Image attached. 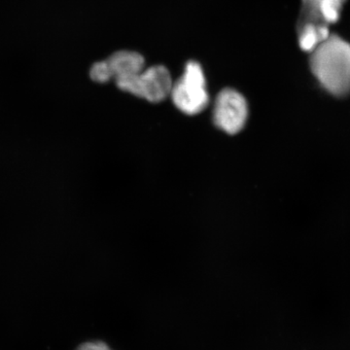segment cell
I'll return each instance as SVG.
<instances>
[{
  "label": "cell",
  "instance_id": "obj_7",
  "mask_svg": "<svg viewBox=\"0 0 350 350\" xmlns=\"http://www.w3.org/2000/svg\"><path fill=\"white\" fill-rule=\"evenodd\" d=\"M298 36L301 49L312 53L320 43L330 36V32L327 27L304 25L298 27Z\"/></svg>",
  "mask_w": 350,
  "mask_h": 350
},
{
  "label": "cell",
  "instance_id": "obj_3",
  "mask_svg": "<svg viewBox=\"0 0 350 350\" xmlns=\"http://www.w3.org/2000/svg\"><path fill=\"white\" fill-rule=\"evenodd\" d=\"M116 84L123 91L156 103L170 96L172 80L167 68L155 66L119 80Z\"/></svg>",
  "mask_w": 350,
  "mask_h": 350
},
{
  "label": "cell",
  "instance_id": "obj_5",
  "mask_svg": "<svg viewBox=\"0 0 350 350\" xmlns=\"http://www.w3.org/2000/svg\"><path fill=\"white\" fill-rule=\"evenodd\" d=\"M144 57L142 55L131 51H120L107 61L94 64L90 75L96 82L105 83L111 79L117 82L144 70Z\"/></svg>",
  "mask_w": 350,
  "mask_h": 350
},
{
  "label": "cell",
  "instance_id": "obj_1",
  "mask_svg": "<svg viewBox=\"0 0 350 350\" xmlns=\"http://www.w3.org/2000/svg\"><path fill=\"white\" fill-rule=\"evenodd\" d=\"M313 75L334 96L350 92V44L331 36L312 52L310 59Z\"/></svg>",
  "mask_w": 350,
  "mask_h": 350
},
{
  "label": "cell",
  "instance_id": "obj_4",
  "mask_svg": "<svg viewBox=\"0 0 350 350\" xmlns=\"http://www.w3.org/2000/svg\"><path fill=\"white\" fill-rule=\"evenodd\" d=\"M248 116V107L243 94L225 89L216 98L213 121L217 128L230 135L243 130Z\"/></svg>",
  "mask_w": 350,
  "mask_h": 350
},
{
  "label": "cell",
  "instance_id": "obj_8",
  "mask_svg": "<svg viewBox=\"0 0 350 350\" xmlns=\"http://www.w3.org/2000/svg\"><path fill=\"white\" fill-rule=\"evenodd\" d=\"M77 350H111L107 345L101 342H91L80 345Z\"/></svg>",
  "mask_w": 350,
  "mask_h": 350
},
{
  "label": "cell",
  "instance_id": "obj_6",
  "mask_svg": "<svg viewBox=\"0 0 350 350\" xmlns=\"http://www.w3.org/2000/svg\"><path fill=\"white\" fill-rule=\"evenodd\" d=\"M300 22L326 25L337 23L345 0H301Z\"/></svg>",
  "mask_w": 350,
  "mask_h": 350
},
{
  "label": "cell",
  "instance_id": "obj_2",
  "mask_svg": "<svg viewBox=\"0 0 350 350\" xmlns=\"http://www.w3.org/2000/svg\"><path fill=\"white\" fill-rule=\"evenodd\" d=\"M175 107L187 115L204 111L208 105L206 77L197 62H189L178 81L172 84L170 91Z\"/></svg>",
  "mask_w": 350,
  "mask_h": 350
}]
</instances>
